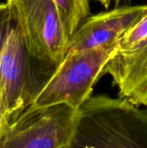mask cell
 Segmentation results:
<instances>
[{
	"instance_id": "277c9868",
	"label": "cell",
	"mask_w": 147,
	"mask_h": 148,
	"mask_svg": "<svg viewBox=\"0 0 147 148\" xmlns=\"http://www.w3.org/2000/svg\"><path fill=\"white\" fill-rule=\"evenodd\" d=\"M79 112L66 103L27 107L0 135V148H71Z\"/></svg>"
},
{
	"instance_id": "9c48e42d",
	"label": "cell",
	"mask_w": 147,
	"mask_h": 148,
	"mask_svg": "<svg viewBox=\"0 0 147 148\" xmlns=\"http://www.w3.org/2000/svg\"><path fill=\"white\" fill-rule=\"evenodd\" d=\"M146 36L147 13L120 37L116 51L131 49L143 41Z\"/></svg>"
},
{
	"instance_id": "8fae6325",
	"label": "cell",
	"mask_w": 147,
	"mask_h": 148,
	"mask_svg": "<svg viewBox=\"0 0 147 148\" xmlns=\"http://www.w3.org/2000/svg\"><path fill=\"white\" fill-rule=\"evenodd\" d=\"M95 1H97V2H99V3H101L103 6H105L106 8H107L113 1H114V2L117 3H119L120 1H121V0H95Z\"/></svg>"
},
{
	"instance_id": "3957f363",
	"label": "cell",
	"mask_w": 147,
	"mask_h": 148,
	"mask_svg": "<svg viewBox=\"0 0 147 148\" xmlns=\"http://www.w3.org/2000/svg\"><path fill=\"white\" fill-rule=\"evenodd\" d=\"M6 4L32 60L49 75L63 60L68 41L56 4L53 0H7Z\"/></svg>"
},
{
	"instance_id": "5b68a950",
	"label": "cell",
	"mask_w": 147,
	"mask_h": 148,
	"mask_svg": "<svg viewBox=\"0 0 147 148\" xmlns=\"http://www.w3.org/2000/svg\"><path fill=\"white\" fill-rule=\"evenodd\" d=\"M32 62L20 27L10 14L9 27L0 51L1 134L27 108L38 88Z\"/></svg>"
},
{
	"instance_id": "7a4b0ae2",
	"label": "cell",
	"mask_w": 147,
	"mask_h": 148,
	"mask_svg": "<svg viewBox=\"0 0 147 148\" xmlns=\"http://www.w3.org/2000/svg\"><path fill=\"white\" fill-rule=\"evenodd\" d=\"M118 41L66 54L41 82L27 107L66 103L78 109L91 96L95 82L103 75L107 62L117 49Z\"/></svg>"
},
{
	"instance_id": "7c38bea8",
	"label": "cell",
	"mask_w": 147,
	"mask_h": 148,
	"mask_svg": "<svg viewBox=\"0 0 147 148\" xmlns=\"http://www.w3.org/2000/svg\"><path fill=\"white\" fill-rule=\"evenodd\" d=\"M1 130H2V117H1V114H0V134H1Z\"/></svg>"
},
{
	"instance_id": "30bf717a",
	"label": "cell",
	"mask_w": 147,
	"mask_h": 148,
	"mask_svg": "<svg viewBox=\"0 0 147 148\" xmlns=\"http://www.w3.org/2000/svg\"><path fill=\"white\" fill-rule=\"evenodd\" d=\"M10 23V12L6 3H0V51Z\"/></svg>"
},
{
	"instance_id": "6da1fadb",
	"label": "cell",
	"mask_w": 147,
	"mask_h": 148,
	"mask_svg": "<svg viewBox=\"0 0 147 148\" xmlns=\"http://www.w3.org/2000/svg\"><path fill=\"white\" fill-rule=\"evenodd\" d=\"M71 148H147V108L120 97H89L79 108Z\"/></svg>"
},
{
	"instance_id": "ba28073f",
	"label": "cell",
	"mask_w": 147,
	"mask_h": 148,
	"mask_svg": "<svg viewBox=\"0 0 147 148\" xmlns=\"http://www.w3.org/2000/svg\"><path fill=\"white\" fill-rule=\"evenodd\" d=\"M56 4L68 39L89 16L90 0H53Z\"/></svg>"
},
{
	"instance_id": "8992f818",
	"label": "cell",
	"mask_w": 147,
	"mask_h": 148,
	"mask_svg": "<svg viewBox=\"0 0 147 148\" xmlns=\"http://www.w3.org/2000/svg\"><path fill=\"white\" fill-rule=\"evenodd\" d=\"M146 13V4L119 7L88 16L69 37L66 54L88 50L118 41Z\"/></svg>"
},
{
	"instance_id": "52a82bcc",
	"label": "cell",
	"mask_w": 147,
	"mask_h": 148,
	"mask_svg": "<svg viewBox=\"0 0 147 148\" xmlns=\"http://www.w3.org/2000/svg\"><path fill=\"white\" fill-rule=\"evenodd\" d=\"M104 74L112 76L120 97L147 108V36L131 49L115 51Z\"/></svg>"
}]
</instances>
